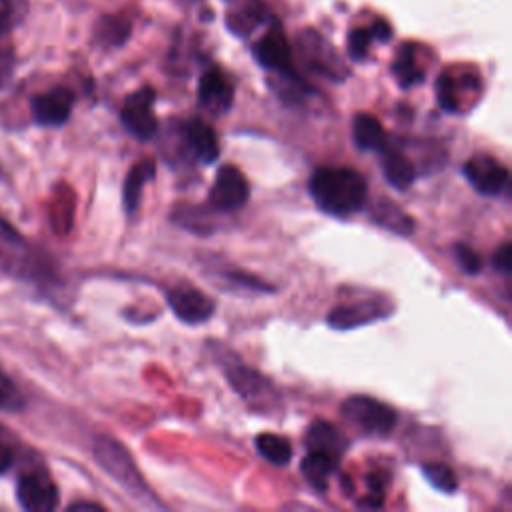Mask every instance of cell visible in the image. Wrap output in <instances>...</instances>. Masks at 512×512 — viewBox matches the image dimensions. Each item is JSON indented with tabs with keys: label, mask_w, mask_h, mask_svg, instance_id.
Masks as SVG:
<instances>
[{
	"label": "cell",
	"mask_w": 512,
	"mask_h": 512,
	"mask_svg": "<svg viewBox=\"0 0 512 512\" xmlns=\"http://www.w3.org/2000/svg\"><path fill=\"white\" fill-rule=\"evenodd\" d=\"M318 210L332 216H348L366 204L368 184L360 172L344 166H320L308 182Z\"/></svg>",
	"instance_id": "1"
},
{
	"label": "cell",
	"mask_w": 512,
	"mask_h": 512,
	"mask_svg": "<svg viewBox=\"0 0 512 512\" xmlns=\"http://www.w3.org/2000/svg\"><path fill=\"white\" fill-rule=\"evenodd\" d=\"M92 454L96 458V462L100 464V468L112 476V480H116L126 492L134 494L136 498H150L152 494L146 488V482L140 474V470L136 468L132 456L128 454V450L114 438L106 436V434H98L92 442Z\"/></svg>",
	"instance_id": "2"
},
{
	"label": "cell",
	"mask_w": 512,
	"mask_h": 512,
	"mask_svg": "<svg viewBox=\"0 0 512 512\" xmlns=\"http://www.w3.org/2000/svg\"><path fill=\"white\" fill-rule=\"evenodd\" d=\"M344 418L360 428L364 434L386 436L394 430L398 422V414L392 406L364 394H356L344 400L342 404Z\"/></svg>",
	"instance_id": "3"
},
{
	"label": "cell",
	"mask_w": 512,
	"mask_h": 512,
	"mask_svg": "<svg viewBox=\"0 0 512 512\" xmlns=\"http://www.w3.org/2000/svg\"><path fill=\"white\" fill-rule=\"evenodd\" d=\"M154 102H156V90L150 86L138 88L124 100V106L120 110V120L136 140H150L158 130V120L154 116Z\"/></svg>",
	"instance_id": "4"
},
{
	"label": "cell",
	"mask_w": 512,
	"mask_h": 512,
	"mask_svg": "<svg viewBox=\"0 0 512 512\" xmlns=\"http://www.w3.org/2000/svg\"><path fill=\"white\" fill-rule=\"evenodd\" d=\"M228 382L232 390L248 404H252L256 410H268L272 408V402L276 400L274 386L268 378H264L260 372L236 364L226 370Z\"/></svg>",
	"instance_id": "5"
},
{
	"label": "cell",
	"mask_w": 512,
	"mask_h": 512,
	"mask_svg": "<svg viewBox=\"0 0 512 512\" xmlns=\"http://www.w3.org/2000/svg\"><path fill=\"white\" fill-rule=\"evenodd\" d=\"M16 498L28 512H52L58 506V488L48 474L32 470L18 478Z\"/></svg>",
	"instance_id": "6"
},
{
	"label": "cell",
	"mask_w": 512,
	"mask_h": 512,
	"mask_svg": "<svg viewBox=\"0 0 512 512\" xmlns=\"http://www.w3.org/2000/svg\"><path fill=\"white\" fill-rule=\"evenodd\" d=\"M254 58L268 70H274L282 76H298L292 66V52L288 38L282 30V26L274 20V24L268 28V32L258 40L254 46Z\"/></svg>",
	"instance_id": "7"
},
{
	"label": "cell",
	"mask_w": 512,
	"mask_h": 512,
	"mask_svg": "<svg viewBox=\"0 0 512 512\" xmlns=\"http://www.w3.org/2000/svg\"><path fill=\"white\" fill-rule=\"evenodd\" d=\"M250 196V186L246 176L232 164H224L210 190V204L222 212L238 210L246 204Z\"/></svg>",
	"instance_id": "8"
},
{
	"label": "cell",
	"mask_w": 512,
	"mask_h": 512,
	"mask_svg": "<svg viewBox=\"0 0 512 512\" xmlns=\"http://www.w3.org/2000/svg\"><path fill=\"white\" fill-rule=\"evenodd\" d=\"M462 172L470 186L484 196H498L508 186V168L488 154L472 156Z\"/></svg>",
	"instance_id": "9"
},
{
	"label": "cell",
	"mask_w": 512,
	"mask_h": 512,
	"mask_svg": "<svg viewBox=\"0 0 512 512\" xmlns=\"http://www.w3.org/2000/svg\"><path fill=\"white\" fill-rule=\"evenodd\" d=\"M72 104H74V92L64 86H56L48 92L34 96L30 102V110H32V118L40 126H62L70 118Z\"/></svg>",
	"instance_id": "10"
},
{
	"label": "cell",
	"mask_w": 512,
	"mask_h": 512,
	"mask_svg": "<svg viewBox=\"0 0 512 512\" xmlns=\"http://www.w3.org/2000/svg\"><path fill=\"white\" fill-rule=\"evenodd\" d=\"M198 98L200 104L214 116L228 112L234 100L232 78L220 68L206 70L198 82Z\"/></svg>",
	"instance_id": "11"
},
{
	"label": "cell",
	"mask_w": 512,
	"mask_h": 512,
	"mask_svg": "<svg viewBox=\"0 0 512 512\" xmlns=\"http://www.w3.org/2000/svg\"><path fill=\"white\" fill-rule=\"evenodd\" d=\"M166 298L172 312L186 324H202L214 314V300L198 288H172Z\"/></svg>",
	"instance_id": "12"
},
{
	"label": "cell",
	"mask_w": 512,
	"mask_h": 512,
	"mask_svg": "<svg viewBox=\"0 0 512 512\" xmlns=\"http://www.w3.org/2000/svg\"><path fill=\"white\" fill-rule=\"evenodd\" d=\"M298 44H300L302 56L306 58L308 66H312L320 74L330 76L332 80H338L346 74L344 66L338 60V54H334V50L328 46V42L322 36H318L314 30L302 32Z\"/></svg>",
	"instance_id": "13"
},
{
	"label": "cell",
	"mask_w": 512,
	"mask_h": 512,
	"mask_svg": "<svg viewBox=\"0 0 512 512\" xmlns=\"http://www.w3.org/2000/svg\"><path fill=\"white\" fill-rule=\"evenodd\" d=\"M182 134H184V140H186L188 148L204 164H212L220 156L218 136L206 120H202L198 116L186 120L184 128H182Z\"/></svg>",
	"instance_id": "14"
},
{
	"label": "cell",
	"mask_w": 512,
	"mask_h": 512,
	"mask_svg": "<svg viewBox=\"0 0 512 512\" xmlns=\"http://www.w3.org/2000/svg\"><path fill=\"white\" fill-rule=\"evenodd\" d=\"M304 442L310 452L328 454L336 460H340V456L348 448V438L344 436V432H340L332 422L326 420H314L306 430Z\"/></svg>",
	"instance_id": "15"
},
{
	"label": "cell",
	"mask_w": 512,
	"mask_h": 512,
	"mask_svg": "<svg viewBox=\"0 0 512 512\" xmlns=\"http://www.w3.org/2000/svg\"><path fill=\"white\" fill-rule=\"evenodd\" d=\"M156 174V164L154 160H140L138 164H134L124 180V188H122V202H124V210L126 214H134L140 206V198H142V188L146 182H150Z\"/></svg>",
	"instance_id": "16"
},
{
	"label": "cell",
	"mask_w": 512,
	"mask_h": 512,
	"mask_svg": "<svg viewBox=\"0 0 512 512\" xmlns=\"http://www.w3.org/2000/svg\"><path fill=\"white\" fill-rule=\"evenodd\" d=\"M384 310L376 308L374 304H352V306H336L328 314V324L336 330H350L366 322H374L376 318H382Z\"/></svg>",
	"instance_id": "17"
},
{
	"label": "cell",
	"mask_w": 512,
	"mask_h": 512,
	"mask_svg": "<svg viewBox=\"0 0 512 512\" xmlns=\"http://www.w3.org/2000/svg\"><path fill=\"white\" fill-rule=\"evenodd\" d=\"M338 462L336 458L328 456V454H320V452H310L302 458L300 462V470L306 478V482L318 490V492H324L326 486H328V478L336 472L338 468Z\"/></svg>",
	"instance_id": "18"
},
{
	"label": "cell",
	"mask_w": 512,
	"mask_h": 512,
	"mask_svg": "<svg viewBox=\"0 0 512 512\" xmlns=\"http://www.w3.org/2000/svg\"><path fill=\"white\" fill-rule=\"evenodd\" d=\"M352 140L360 150H384L386 134L372 114L360 112L352 120Z\"/></svg>",
	"instance_id": "19"
},
{
	"label": "cell",
	"mask_w": 512,
	"mask_h": 512,
	"mask_svg": "<svg viewBox=\"0 0 512 512\" xmlns=\"http://www.w3.org/2000/svg\"><path fill=\"white\" fill-rule=\"evenodd\" d=\"M382 172H384V178L388 180V184L396 190H406L416 178V170H414L412 162L398 150L384 152Z\"/></svg>",
	"instance_id": "20"
},
{
	"label": "cell",
	"mask_w": 512,
	"mask_h": 512,
	"mask_svg": "<svg viewBox=\"0 0 512 512\" xmlns=\"http://www.w3.org/2000/svg\"><path fill=\"white\" fill-rule=\"evenodd\" d=\"M372 216L380 226H384L396 234L406 236L414 230V220L390 200H378L372 210Z\"/></svg>",
	"instance_id": "21"
},
{
	"label": "cell",
	"mask_w": 512,
	"mask_h": 512,
	"mask_svg": "<svg viewBox=\"0 0 512 512\" xmlns=\"http://www.w3.org/2000/svg\"><path fill=\"white\" fill-rule=\"evenodd\" d=\"M392 72L402 88H410L424 80L422 70L416 66V54H414L412 44H404L402 48H398L394 64H392Z\"/></svg>",
	"instance_id": "22"
},
{
	"label": "cell",
	"mask_w": 512,
	"mask_h": 512,
	"mask_svg": "<svg viewBox=\"0 0 512 512\" xmlns=\"http://www.w3.org/2000/svg\"><path fill=\"white\" fill-rule=\"evenodd\" d=\"M256 450L260 452V456L276 466H284L290 462L292 458V446L288 442V438L272 434V432H264L258 434L254 440Z\"/></svg>",
	"instance_id": "23"
},
{
	"label": "cell",
	"mask_w": 512,
	"mask_h": 512,
	"mask_svg": "<svg viewBox=\"0 0 512 512\" xmlns=\"http://www.w3.org/2000/svg\"><path fill=\"white\" fill-rule=\"evenodd\" d=\"M268 18V10L262 0H248L236 14L228 16V26L234 34L246 36L254 26Z\"/></svg>",
	"instance_id": "24"
},
{
	"label": "cell",
	"mask_w": 512,
	"mask_h": 512,
	"mask_svg": "<svg viewBox=\"0 0 512 512\" xmlns=\"http://www.w3.org/2000/svg\"><path fill=\"white\" fill-rule=\"evenodd\" d=\"M130 36V22L122 16H104L96 24V40L104 46H120Z\"/></svg>",
	"instance_id": "25"
},
{
	"label": "cell",
	"mask_w": 512,
	"mask_h": 512,
	"mask_svg": "<svg viewBox=\"0 0 512 512\" xmlns=\"http://www.w3.org/2000/svg\"><path fill=\"white\" fill-rule=\"evenodd\" d=\"M422 474L426 476V480L442 490V492H454L458 488V480H456V474L452 472L450 466L442 464V462H426L422 466Z\"/></svg>",
	"instance_id": "26"
},
{
	"label": "cell",
	"mask_w": 512,
	"mask_h": 512,
	"mask_svg": "<svg viewBox=\"0 0 512 512\" xmlns=\"http://www.w3.org/2000/svg\"><path fill=\"white\" fill-rule=\"evenodd\" d=\"M26 406V398L20 392L18 384L0 372V410L2 412H20Z\"/></svg>",
	"instance_id": "27"
},
{
	"label": "cell",
	"mask_w": 512,
	"mask_h": 512,
	"mask_svg": "<svg viewBox=\"0 0 512 512\" xmlns=\"http://www.w3.org/2000/svg\"><path fill=\"white\" fill-rule=\"evenodd\" d=\"M436 94H438V102L446 112H456L458 110V94H456V82L452 80V76H448L446 72L438 78L436 84Z\"/></svg>",
	"instance_id": "28"
},
{
	"label": "cell",
	"mask_w": 512,
	"mask_h": 512,
	"mask_svg": "<svg viewBox=\"0 0 512 512\" xmlns=\"http://www.w3.org/2000/svg\"><path fill=\"white\" fill-rule=\"evenodd\" d=\"M454 258H456L460 270L466 272V274H478L480 268H482L480 256L468 244H462V242L456 244L454 246Z\"/></svg>",
	"instance_id": "29"
},
{
	"label": "cell",
	"mask_w": 512,
	"mask_h": 512,
	"mask_svg": "<svg viewBox=\"0 0 512 512\" xmlns=\"http://www.w3.org/2000/svg\"><path fill=\"white\" fill-rule=\"evenodd\" d=\"M370 40H372L370 30H364V28L352 30L348 34V54L354 60H364L368 54V48H370Z\"/></svg>",
	"instance_id": "30"
},
{
	"label": "cell",
	"mask_w": 512,
	"mask_h": 512,
	"mask_svg": "<svg viewBox=\"0 0 512 512\" xmlns=\"http://www.w3.org/2000/svg\"><path fill=\"white\" fill-rule=\"evenodd\" d=\"M492 266L500 272V274H510L512 270V246L508 242H504L492 256Z\"/></svg>",
	"instance_id": "31"
},
{
	"label": "cell",
	"mask_w": 512,
	"mask_h": 512,
	"mask_svg": "<svg viewBox=\"0 0 512 512\" xmlns=\"http://www.w3.org/2000/svg\"><path fill=\"white\" fill-rule=\"evenodd\" d=\"M14 0H0V36L6 34L14 22Z\"/></svg>",
	"instance_id": "32"
},
{
	"label": "cell",
	"mask_w": 512,
	"mask_h": 512,
	"mask_svg": "<svg viewBox=\"0 0 512 512\" xmlns=\"http://www.w3.org/2000/svg\"><path fill=\"white\" fill-rule=\"evenodd\" d=\"M12 72V54L6 48H0V88L6 84Z\"/></svg>",
	"instance_id": "33"
},
{
	"label": "cell",
	"mask_w": 512,
	"mask_h": 512,
	"mask_svg": "<svg viewBox=\"0 0 512 512\" xmlns=\"http://www.w3.org/2000/svg\"><path fill=\"white\" fill-rule=\"evenodd\" d=\"M370 34H372V38H376V40H380V42H388L390 36H392V28H390L388 22L376 20V22L372 24V28H370Z\"/></svg>",
	"instance_id": "34"
},
{
	"label": "cell",
	"mask_w": 512,
	"mask_h": 512,
	"mask_svg": "<svg viewBox=\"0 0 512 512\" xmlns=\"http://www.w3.org/2000/svg\"><path fill=\"white\" fill-rule=\"evenodd\" d=\"M70 512H104V506L96 502H74L68 506Z\"/></svg>",
	"instance_id": "35"
},
{
	"label": "cell",
	"mask_w": 512,
	"mask_h": 512,
	"mask_svg": "<svg viewBox=\"0 0 512 512\" xmlns=\"http://www.w3.org/2000/svg\"><path fill=\"white\" fill-rule=\"evenodd\" d=\"M14 454L6 444H0V474H4L12 466Z\"/></svg>",
	"instance_id": "36"
}]
</instances>
